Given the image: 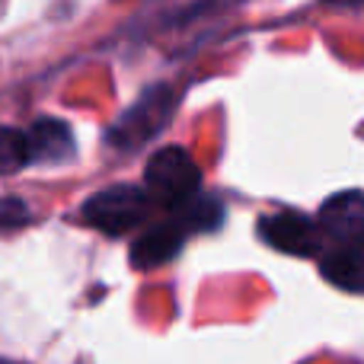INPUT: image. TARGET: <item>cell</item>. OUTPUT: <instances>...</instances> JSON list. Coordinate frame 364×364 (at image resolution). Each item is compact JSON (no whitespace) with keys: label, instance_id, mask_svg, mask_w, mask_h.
Returning <instances> with one entry per match:
<instances>
[{"label":"cell","instance_id":"obj_1","mask_svg":"<svg viewBox=\"0 0 364 364\" xmlns=\"http://www.w3.org/2000/svg\"><path fill=\"white\" fill-rule=\"evenodd\" d=\"M151 211V195L138 186H109L90 195L80 208V220L106 237H125Z\"/></svg>","mask_w":364,"mask_h":364},{"label":"cell","instance_id":"obj_2","mask_svg":"<svg viewBox=\"0 0 364 364\" xmlns=\"http://www.w3.org/2000/svg\"><path fill=\"white\" fill-rule=\"evenodd\" d=\"M144 188L160 205L179 208L182 201L198 195L201 170H198V164L188 157V151H182V147H164V151H157L151 157V164H147Z\"/></svg>","mask_w":364,"mask_h":364},{"label":"cell","instance_id":"obj_3","mask_svg":"<svg viewBox=\"0 0 364 364\" xmlns=\"http://www.w3.org/2000/svg\"><path fill=\"white\" fill-rule=\"evenodd\" d=\"M259 240L284 256H314L320 250V227L301 211H275L259 218Z\"/></svg>","mask_w":364,"mask_h":364},{"label":"cell","instance_id":"obj_4","mask_svg":"<svg viewBox=\"0 0 364 364\" xmlns=\"http://www.w3.org/2000/svg\"><path fill=\"white\" fill-rule=\"evenodd\" d=\"M170 112H173L170 90H154V93H147L144 100H141L138 106H134L132 112H128L125 119H122L119 125L109 132V141H112L115 147H138V144H144L147 138H154V134L166 125Z\"/></svg>","mask_w":364,"mask_h":364},{"label":"cell","instance_id":"obj_5","mask_svg":"<svg viewBox=\"0 0 364 364\" xmlns=\"http://www.w3.org/2000/svg\"><path fill=\"white\" fill-rule=\"evenodd\" d=\"M320 230L339 246H358L364 250V192H339L323 205Z\"/></svg>","mask_w":364,"mask_h":364},{"label":"cell","instance_id":"obj_6","mask_svg":"<svg viewBox=\"0 0 364 364\" xmlns=\"http://www.w3.org/2000/svg\"><path fill=\"white\" fill-rule=\"evenodd\" d=\"M186 237H188V230L179 224L176 218H170V220H164V224L151 227V230H144L132 243V265H134V269H141V272L160 269V265H166L170 259L179 256Z\"/></svg>","mask_w":364,"mask_h":364},{"label":"cell","instance_id":"obj_7","mask_svg":"<svg viewBox=\"0 0 364 364\" xmlns=\"http://www.w3.org/2000/svg\"><path fill=\"white\" fill-rule=\"evenodd\" d=\"M29 138V157L32 164H64L74 154V134L64 122L42 119L26 132Z\"/></svg>","mask_w":364,"mask_h":364},{"label":"cell","instance_id":"obj_8","mask_svg":"<svg viewBox=\"0 0 364 364\" xmlns=\"http://www.w3.org/2000/svg\"><path fill=\"white\" fill-rule=\"evenodd\" d=\"M320 272L329 284L348 291V294H364V250L358 246H336L320 262Z\"/></svg>","mask_w":364,"mask_h":364},{"label":"cell","instance_id":"obj_9","mask_svg":"<svg viewBox=\"0 0 364 364\" xmlns=\"http://www.w3.org/2000/svg\"><path fill=\"white\" fill-rule=\"evenodd\" d=\"M173 218L186 227L188 233H198V230H214V227L224 220V208H220L218 198L211 195H192L188 201H182L179 208H173Z\"/></svg>","mask_w":364,"mask_h":364},{"label":"cell","instance_id":"obj_10","mask_svg":"<svg viewBox=\"0 0 364 364\" xmlns=\"http://www.w3.org/2000/svg\"><path fill=\"white\" fill-rule=\"evenodd\" d=\"M26 164H32L29 138H26V132L0 128V173L19 170V166H26Z\"/></svg>","mask_w":364,"mask_h":364},{"label":"cell","instance_id":"obj_11","mask_svg":"<svg viewBox=\"0 0 364 364\" xmlns=\"http://www.w3.org/2000/svg\"><path fill=\"white\" fill-rule=\"evenodd\" d=\"M29 220V208L23 201H0V230H10V227H19Z\"/></svg>","mask_w":364,"mask_h":364},{"label":"cell","instance_id":"obj_12","mask_svg":"<svg viewBox=\"0 0 364 364\" xmlns=\"http://www.w3.org/2000/svg\"><path fill=\"white\" fill-rule=\"evenodd\" d=\"M0 364H16V361H4V358H0Z\"/></svg>","mask_w":364,"mask_h":364}]
</instances>
